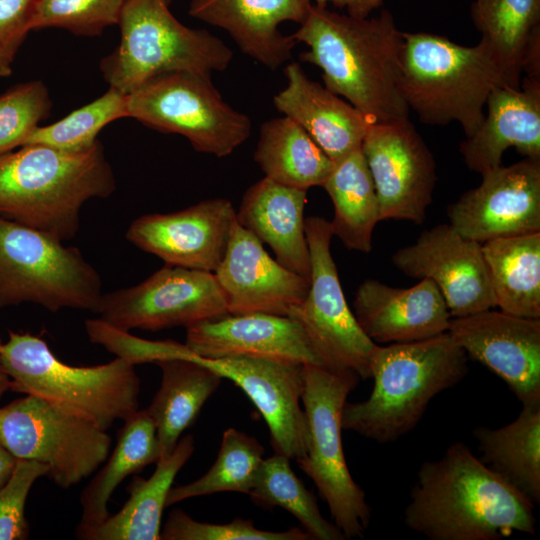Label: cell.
<instances>
[{"label":"cell","instance_id":"1","mask_svg":"<svg viewBox=\"0 0 540 540\" xmlns=\"http://www.w3.org/2000/svg\"><path fill=\"white\" fill-rule=\"evenodd\" d=\"M291 35L308 49L301 61L322 71L324 86L371 123L408 118L399 88L403 32L389 10L354 17L313 4Z\"/></svg>","mask_w":540,"mask_h":540},{"label":"cell","instance_id":"2","mask_svg":"<svg viewBox=\"0 0 540 540\" xmlns=\"http://www.w3.org/2000/svg\"><path fill=\"white\" fill-rule=\"evenodd\" d=\"M534 507L456 442L420 466L403 521L431 540H499L535 534Z\"/></svg>","mask_w":540,"mask_h":540},{"label":"cell","instance_id":"3","mask_svg":"<svg viewBox=\"0 0 540 540\" xmlns=\"http://www.w3.org/2000/svg\"><path fill=\"white\" fill-rule=\"evenodd\" d=\"M115 189L99 141L82 152L27 144L0 155V216L62 242L77 234L84 203Z\"/></svg>","mask_w":540,"mask_h":540},{"label":"cell","instance_id":"4","mask_svg":"<svg viewBox=\"0 0 540 540\" xmlns=\"http://www.w3.org/2000/svg\"><path fill=\"white\" fill-rule=\"evenodd\" d=\"M468 357L448 332L425 340L376 345L370 359V396L346 402L342 429L378 443L409 433L431 400L467 374Z\"/></svg>","mask_w":540,"mask_h":540},{"label":"cell","instance_id":"5","mask_svg":"<svg viewBox=\"0 0 540 540\" xmlns=\"http://www.w3.org/2000/svg\"><path fill=\"white\" fill-rule=\"evenodd\" d=\"M501 86L515 87L483 42L463 46L441 35L403 32L399 88L423 123L457 122L469 137L484 119L489 95Z\"/></svg>","mask_w":540,"mask_h":540},{"label":"cell","instance_id":"6","mask_svg":"<svg viewBox=\"0 0 540 540\" xmlns=\"http://www.w3.org/2000/svg\"><path fill=\"white\" fill-rule=\"evenodd\" d=\"M0 356L10 389L44 398L103 430L139 409L140 379L135 365L116 357L95 366H72L57 358L45 340L9 331Z\"/></svg>","mask_w":540,"mask_h":540},{"label":"cell","instance_id":"7","mask_svg":"<svg viewBox=\"0 0 540 540\" xmlns=\"http://www.w3.org/2000/svg\"><path fill=\"white\" fill-rule=\"evenodd\" d=\"M170 0H126L118 25V47L101 61L110 88L129 94L161 74L186 71L210 75L225 70L233 53L204 29L179 22Z\"/></svg>","mask_w":540,"mask_h":540},{"label":"cell","instance_id":"8","mask_svg":"<svg viewBox=\"0 0 540 540\" xmlns=\"http://www.w3.org/2000/svg\"><path fill=\"white\" fill-rule=\"evenodd\" d=\"M102 295L100 275L78 248L0 216V307L33 303L96 314Z\"/></svg>","mask_w":540,"mask_h":540},{"label":"cell","instance_id":"9","mask_svg":"<svg viewBox=\"0 0 540 540\" xmlns=\"http://www.w3.org/2000/svg\"><path fill=\"white\" fill-rule=\"evenodd\" d=\"M302 375L308 445L305 456L296 462L313 480L345 538H362L371 509L347 467L341 437L343 407L360 378L352 371L311 364L303 365Z\"/></svg>","mask_w":540,"mask_h":540},{"label":"cell","instance_id":"10","mask_svg":"<svg viewBox=\"0 0 540 540\" xmlns=\"http://www.w3.org/2000/svg\"><path fill=\"white\" fill-rule=\"evenodd\" d=\"M127 116L153 129L184 136L193 148L230 155L251 133L249 117L227 104L210 80L195 72H170L126 95Z\"/></svg>","mask_w":540,"mask_h":540},{"label":"cell","instance_id":"11","mask_svg":"<svg viewBox=\"0 0 540 540\" xmlns=\"http://www.w3.org/2000/svg\"><path fill=\"white\" fill-rule=\"evenodd\" d=\"M112 438L91 421L35 395L0 408V445L17 460L48 467L57 486L69 489L107 459Z\"/></svg>","mask_w":540,"mask_h":540},{"label":"cell","instance_id":"12","mask_svg":"<svg viewBox=\"0 0 540 540\" xmlns=\"http://www.w3.org/2000/svg\"><path fill=\"white\" fill-rule=\"evenodd\" d=\"M305 233L310 254V287L305 299L288 317L303 327L325 368L352 371L360 379L370 378V359L377 344L361 329L345 299L330 249V221L307 217Z\"/></svg>","mask_w":540,"mask_h":540},{"label":"cell","instance_id":"13","mask_svg":"<svg viewBox=\"0 0 540 540\" xmlns=\"http://www.w3.org/2000/svg\"><path fill=\"white\" fill-rule=\"evenodd\" d=\"M96 314L124 331H158L229 313L213 272L166 264L137 285L103 293Z\"/></svg>","mask_w":540,"mask_h":540},{"label":"cell","instance_id":"14","mask_svg":"<svg viewBox=\"0 0 540 540\" xmlns=\"http://www.w3.org/2000/svg\"><path fill=\"white\" fill-rule=\"evenodd\" d=\"M380 205L381 220L426 219L436 183V164L408 118L373 123L361 145Z\"/></svg>","mask_w":540,"mask_h":540},{"label":"cell","instance_id":"15","mask_svg":"<svg viewBox=\"0 0 540 540\" xmlns=\"http://www.w3.org/2000/svg\"><path fill=\"white\" fill-rule=\"evenodd\" d=\"M481 176L479 186L447 208L457 232L481 244L540 232V159L500 165Z\"/></svg>","mask_w":540,"mask_h":540},{"label":"cell","instance_id":"16","mask_svg":"<svg viewBox=\"0 0 540 540\" xmlns=\"http://www.w3.org/2000/svg\"><path fill=\"white\" fill-rule=\"evenodd\" d=\"M405 275L429 279L441 292L452 318L496 307L482 244L468 239L450 224L430 228L392 255Z\"/></svg>","mask_w":540,"mask_h":540},{"label":"cell","instance_id":"17","mask_svg":"<svg viewBox=\"0 0 540 540\" xmlns=\"http://www.w3.org/2000/svg\"><path fill=\"white\" fill-rule=\"evenodd\" d=\"M448 333L468 358L499 376L522 405L540 404V319L488 309L452 318Z\"/></svg>","mask_w":540,"mask_h":540},{"label":"cell","instance_id":"18","mask_svg":"<svg viewBox=\"0 0 540 540\" xmlns=\"http://www.w3.org/2000/svg\"><path fill=\"white\" fill-rule=\"evenodd\" d=\"M236 211L225 198L203 200L183 210L139 216L126 238L167 265L215 272L227 250Z\"/></svg>","mask_w":540,"mask_h":540},{"label":"cell","instance_id":"19","mask_svg":"<svg viewBox=\"0 0 540 540\" xmlns=\"http://www.w3.org/2000/svg\"><path fill=\"white\" fill-rule=\"evenodd\" d=\"M193 356L248 396L268 426L274 453L295 460L305 456L308 425L300 405L302 364L251 356Z\"/></svg>","mask_w":540,"mask_h":540},{"label":"cell","instance_id":"20","mask_svg":"<svg viewBox=\"0 0 540 540\" xmlns=\"http://www.w3.org/2000/svg\"><path fill=\"white\" fill-rule=\"evenodd\" d=\"M229 314L288 316L306 297L310 279L270 257L262 243L235 221L226 253L214 272Z\"/></svg>","mask_w":540,"mask_h":540},{"label":"cell","instance_id":"21","mask_svg":"<svg viewBox=\"0 0 540 540\" xmlns=\"http://www.w3.org/2000/svg\"><path fill=\"white\" fill-rule=\"evenodd\" d=\"M184 344L207 359L251 356L324 367L303 327L288 316L226 314L187 327Z\"/></svg>","mask_w":540,"mask_h":540},{"label":"cell","instance_id":"22","mask_svg":"<svg viewBox=\"0 0 540 540\" xmlns=\"http://www.w3.org/2000/svg\"><path fill=\"white\" fill-rule=\"evenodd\" d=\"M354 315L374 343H408L448 332L452 319L445 300L429 279L396 288L374 279L355 293Z\"/></svg>","mask_w":540,"mask_h":540},{"label":"cell","instance_id":"23","mask_svg":"<svg viewBox=\"0 0 540 540\" xmlns=\"http://www.w3.org/2000/svg\"><path fill=\"white\" fill-rule=\"evenodd\" d=\"M312 5V0H192L188 13L225 30L244 54L274 70L290 59L296 45L279 26L302 23Z\"/></svg>","mask_w":540,"mask_h":540},{"label":"cell","instance_id":"24","mask_svg":"<svg viewBox=\"0 0 540 540\" xmlns=\"http://www.w3.org/2000/svg\"><path fill=\"white\" fill-rule=\"evenodd\" d=\"M485 107L481 125L459 148L471 170L483 175L499 167L510 147L526 158L540 159V79L525 77L522 89H494Z\"/></svg>","mask_w":540,"mask_h":540},{"label":"cell","instance_id":"25","mask_svg":"<svg viewBox=\"0 0 540 540\" xmlns=\"http://www.w3.org/2000/svg\"><path fill=\"white\" fill-rule=\"evenodd\" d=\"M286 86L273 99L276 109L298 123L334 162L361 148L371 123L359 110L311 80L297 62L284 70Z\"/></svg>","mask_w":540,"mask_h":540},{"label":"cell","instance_id":"26","mask_svg":"<svg viewBox=\"0 0 540 540\" xmlns=\"http://www.w3.org/2000/svg\"><path fill=\"white\" fill-rule=\"evenodd\" d=\"M306 200L307 190L264 177L244 193L236 220L262 244L271 247L277 262L310 279L304 218Z\"/></svg>","mask_w":540,"mask_h":540},{"label":"cell","instance_id":"27","mask_svg":"<svg viewBox=\"0 0 540 540\" xmlns=\"http://www.w3.org/2000/svg\"><path fill=\"white\" fill-rule=\"evenodd\" d=\"M194 448L191 434L181 437L168 456L158 459L149 478L136 476L132 479L127 486L129 497L117 513L95 526H77L76 537L84 540H160L168 493Z\"/></svg>","mask_w":540,"mask_h":540},{"label":"cell","instance_id":"28","mask_svg":"<svg viewBox=\"0 0 540 540\" xmlns=\"http://www.w3.org/2000/svg\"><path fill=\"white\" fill-rule=\"evenodd\" d=\"M155 364L161 369V384L146 411L155 425L161 458L174 450L223 378L190 350Z\"/></svg>","mask_w":540,"mask_h":540},{"label":"cell","instance_id":"29","mask_svg":"<svg viewBox=\"0 0 540 540\" xmlns=\"http://www.w3.org/2000/svg\"><path fill=\"white\" fill-rule=\"evenodd\" d=\"M481 461L534 506L540 503V404L523 405L517 418L500 428L473 431Z\"/></svg>","mask_w":540,"mask_h":540},{"label":"cell","instance_id":"30","mask_svg":"<svg viewBox=\"0 0 540 540\" xmlns=\"http://www.w3.org/2000/svg\"><path fill=\"white\" fill-rule=\"evenodd\" d=\"M482 252L500 311L540 319V232L484 242Z\"/></svg>","mask_w":540,"mask_h":540},{"label":"cell","instance_id":"31","mask_svg":"<svg viewBox=\"0 0 540 540\" xmlns=\"http://www.w3.org/2000/svg\"><path fill=\"white\" fill-rule=\"evenodd\" d=\"M123 422L112 453L80 495L78 527L103 522L110 515L108 504L119 484L160 458L155 425L146 409H138Z\"/></svg>","mask_w":540,"mask_h":540},{"label":"cell","instance_id":"32","mask_svg":"<svg viewBox=\"0 0 540 540\" xmlns=\"http://www.w3.org/2000/svg\"><path fill=\"white\" fill-rule=\"evenodd\" d=\"M331 198L333 236L347 249L369 253L372 233L381 221L376 188L361 148L334 164L322 185Z\"/></svg>","mask_w":540,"mask_h":540},{"label":"cell","instance_id":"33","mask_svg":"<svg viewBox=\"0 0 540 540\" xmlns=\"http://www.w3.org/2000/svg\"><path fill=\"white\" fill-rule=\"evenodd\" d=\"M254 160L265 177L303 190L322 187L334 167L311 136L285 115L261 125Z\"/></svg>","mask_w":540,"mask_h":540},{"label":"cell","instance_id":"34","mask_svg":"<svg viewBox=\"0 0 540 540\" xmlns=\"http://www.w3.org/2000/svg\"><path fill=\"white\" fill-rule=\"evenodd\" d=\"M470 14L480 41L519 87L526 54L540 41V0H474Z\"/></svg>","mask_w":540,"mask_h":540},{"label":"cell","instance_id":"35","mask_svg":"<svg viewBox=\"0 0 540 540\" xmlns=\"http://www.w3.org/2000/svg\"><path fill=\"white\" fill-rule=\"evenodd\" d=\"M266 508L281 507L291 513L313 540H344L340 529L321 514L315 496L293 472L290 459L274 453L263 458L248 494Z\"/></svg>","mask_w":540,"mask_h":540},{"label":"cell","instance_id":"36","mask_svg":"<svg viewBox=\"0 0 540 540\" xmlns=\"http://www.w3.org/2000/svg\"><path fill=\"white\" fill-rule=\"evenodd\" d=\"M263 455L264 447L256 438L235 428L226 429L212 467L200 478L186 485L172 487L166 507L185 499L218 492L249 494Z\"/></svg>","mask_w":540,"mask_h":540},{"label":"cell","instance_id":"37","mask_svg":"<svg viewBox=\"0 0 540 540\" xmlns=\"http://www.w3.org/2000/svg\"><path fill=\"white\" fill-rule=\"evenodd\" d=\"M122 117H128L126 94L109 87L101 97L61 120L38 126L25 145L42 144L65 152H82L98 141L97 136L106 125Z\"/></svg>","mask_w":540,"mask_h":540},{"label":"cell","instance_id":"38","mask_svg":"<svg viewBox=\"0 0 540 540\" xmlns=\"http://www.w3.org/2000/svg\"><path fill=\"white\" fill-rule=\"evenodd\" d=\"M126 0H36L29 29H66L76 35L96 36L118 24Z\"/></svg>","mask_w":540,"mask_h":540},{"label":"cell","instance_id":"39","mask_svg":"<svg viewBox=\"0 0 540 540\" xmlns=\"http://www.w3.org/2000/svg\"><path fill=\"white\" fill-rule=\"evenodd\" d=\"M51 108L40 81L19 84L0 96V155L26 144Z\"/></svg>","mask_w":540,"mask_h":540},{"label":"cell","instance_id":"40","mask_svg":"<svg viewBox=\"0 0 540 540\" xmlns=\"http://www.w3.org/2000/svg\"><path fill=\"white\" fill-rule=\"evenodd\" d=\"M163 540H309L298 527L273 532L255 527L252 520L235 519L227 524L199 522L181 509H174L161 528Z\"/></svg>","mask_w":540,"mask_h":540},{"label":"cell","instance_id":"41","mask_svg":"<svg viewBox=\"0 0 540 540\" xmlns=\"http://www.w3.org/2000/svg\"><path fill=\"white\" fill-rule=\"evenodd\" d=\"M85 329L92 343L103 346L116 357L124 358L134 365L179 357L188 350L185 344L173 340L152 341L138 338L100 318L88 319Z\"/></svg>","mask_w":540,"mask_h":540},{"label":"cell","instance_id":"42","mask_svg":"<svg viewBox=\"0 0 540 540\" xmlns=\"http://www.w3.org/2000/svg\"><path fill=\"white\" fill-rule=\"evenodd\" d=\"M47 474L48 467L44 464L17 460L10 477L0 487V540H24L29 537L26 500L35 481Z\"/></svg>","mask_w":540,"mask_h":540},{"label":"cell","instance_id":"43","mask_svg":"<svg viewBox=\"0 0 540 540\" xmlns=\"http://www.w3.org/2000/svg\"><path fill=\"white\" fill-rule=\"evenodd\" d=\"M36 0H0V46L12 56L30 31Z\"/></svg>","mask_w":540,"mask_h":540},{"label":"cell","instance_id":"44","mask_svg":"<svg viewBox=\"0 0 540 540\" xmlns=\"http://www.w3.org/2000/svg\"><path fill=\"white\" fill-rule=\"evenodd\" d=\"M385 0H314L315 5L327 7L328 4L345 9L354 17H368L372 11L383 5Z\"/></svg>","mask_w":540,"mask_h":540},{"label":"cell","instance_id":"45","mask_svg":"<svg viewBox=\"0 0 540 540\" xmlns=\"http://www.w3.org/2000/svg\"><path fill=\"white\" fill-rule=\"evenodd\" d=\"M17 459L0 445V487L10 477Z\"/></svg>","mask_w":540,"mask_h":540},{"label":"cell","instance_id":"46","mask_svg":"<svg viewBox=\"0 0 540 540\" xmlns=\"http://www.w3.org/2000/svg\"><path fill=\"white\" fill-rule=\"evenodd\" d=\"M14 56L0 46V79L8 77L12 73V61Z\"/></svg>","mask_w":540,"mask_h":540},{"label":"cell","instance_id":"47","mask_svg":"<svg viewBox=\"0 0 540 540\" xmlns=\"http://www.w3.org/2000/svg\"><path fill=\"white\" fill-rule=\"evenodd\" d=\"M10 383V378L3 367L0 356V398L8 389H10Z\"/></svg>","mask_w":540,"mask_h":540}]
</instances>
